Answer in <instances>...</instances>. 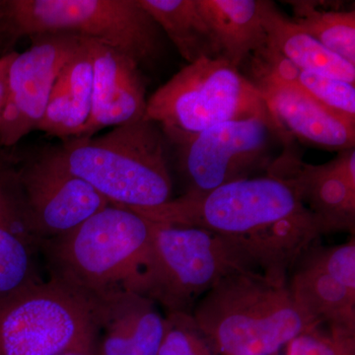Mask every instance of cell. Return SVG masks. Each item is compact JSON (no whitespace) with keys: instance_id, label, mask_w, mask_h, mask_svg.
Masks as SVG:
<instances>
[{"instance_id":"cell-7","label":"cell","mask_w":355,"mask_h":355,"mask_svg":"<svg viewBox=\"0 0 355 355\" xmlns=\"http://www.w3.org/2000/svg\"><path fill=\"white\" fill-rule=\"evenodd\" d=\"M1 22L9 38L69 33L94 40L139 67L162 53V31L137 0H9Z\"/></svg>"},{"instance_id":"cell-25","label":"cell","mask_w":355,"mask_h":355,"mask_svg":"<svg viewBox=\"0 0 355 355\" xmlns=\"http://www.w3.org/2000/svg\"><path fill=\"white\" fill-rule=\"evenodd\" d=\"M139 296H128L110 309L97 355H132V324Z\"/></svg>"},{"instance_id":"cell-14","label":"cell","mask_w":355,"mask_h":355,"mask_svg":"<svg viewBox=\"0 0 355 355\" xmlns=\"http://www.w3.org/2000/svg\"><path fill=\"white\" fill-rule=\"evenodd\" d=\"M277 132L282 139H297L330 150L354 148L355 123L327 109L296 83L254 76Z\"/></svg>"},{"instance_id":"cell-6","label":"cell","mask_w":355,"mask_h":355,"mask_svg":"<svg viewBox=\"0 0 355 355\" xmlns=\"http://www.w3.org/2000/svg\"><path fill=\"white\" fill-rule=\"evenodd\" d=\"M151 223L141 295L169 313L191 314L196 300L228 275L261 273L253 257L232 238L203 228Z\"/></svg>"},{"instance_id":"cell-28","label":"cell","mask_w":355,"mask_h":355,"mask_svg":"<svg viewBox=\"0 0 355 355\" xmlns=\"http://www.w3.org/2000/svg\"><path fill=\"white\" fill-rule=\"evenodd\" d=\"M62 355H96L91 354H83V352H71V354H65Z\"/></svg>"},{"instance_id":"cell-23","label":"cell","mask_w":355,"mask_h":355,"mask_svg":"<svg viewBox=\"0 0 355 355\" xmlns=\"http://www.w3.org/2000/svg\"><path fill=\"white\" fill-rule=\"evenodd\" d=\"M157 355H217L190 313H169Z\"/></svg>"},{"instance_id":"cell-4","label":"cell","mask_w":355,"mask_h":355,"mask_svg":"<svg viewBox=\"0 0 355 355\" xmlns=\"http://www.w3.org/2000/svg\"><path fill=\"white\" fill-rule=\"evenodd\" d=\"M191 314L217 355H275L316 327L296 305L288 284L253 272L220 280Z\"/></svg>"},{"instance_id":"cell-21","label":"cell","mask_w":355,"mask_h":355,"mask_svg":"<svg viewBox=\"0 0 355 355\" xmlns=\"http://www.w3.org/2000/svg\"><path fill=\"white\" fill-rule=\"evenodd\" d=\"M292 21L324 48L355 67L354 10L326 9L322 2L287 1Z\"/></svg>"},{"instance_id":"cell-11","label":"cell","mask_w":355,"mask_h":355,"mask_svg":"<svg viewBox=\"0 0 355 355\" xmlns=\"http://www.w3.org/2000/svg\"><path fill=\"white\" fill-rule=\"evenodd\" d=\"M17 179L28 222L41 242L69 232L110 205L53 149L25 166Z\"/></svg>"},{"instance_id":"cell-20","label":"cell","mask_w":355,"mask_h":355,"mask_svg":"<svg viewBox=\"0 0 355 355\" xmlns=\"http://www.w3.org/2000/svg\"><path fill=\"white\" fill-rule=\"evenodd\" d=\"M188 64L220 58L214 33L197 0H137Z\"/></svg>"},{"instance_id":"cell-29","label":"cell","mask_w":355,"mask_h":355,"mask_svg":"<svg viewBox=\"0 0 355 355\" xmlns=\"http://www.w3.org/2000/svg\"><path fill=\"white\" fill-rule=\"evenodd\" d=\"M1 6H2V1H0V22H1V16H2Z\"/></svg>"},{"instance_id":"cell-2","label":"cell","mask_w":355,"mask_h":355,"mask_svg":"<svg viewBox=\"0 0 355 355\" xmlns=\"http://www.w3.org/2000/svg\"><path fill=\"white\" fill-rule=\"evenodd\" d=\"M153 223L127 207L110 205L53 239L41 242L51 277L110 308L141 295Z\"/></svg>"},{"instance_id":"cell-22","label":"cell","mask_w":355,"mask_h":355,"mask_svg":"<svg viewBox=\"0 0 355 355\" xmlns=\"http://www.w3.org/2000/svg\"><path fill=\"white\" fill-rule=\"evenodd\" d=\"M296 84L313 99L355 123V88L340 79L299 69Z\"/></svg>"},{"instance_id":"cell-10","label":"cell","mask_w":355,"mask_h":355,"mask_svg":"<svg viewBox=\"0 0 355 355\" xmlns=\"http://www.w3.org/2000/svg\"><path fill=\"white\" fill-rule=\"evenodd\" d=\"M8 72V95L0 116V144L13 146L37 130L60 70L78 51L83 38L69 33L31 37Z\"/></svg>"},{"instance_id":"cell-12","label":"cell","mask_w":355,"mask_h":355,"mask_svg":"<svg viewBox=\"0 0 355 355\" xmlns=\"http://www.w3.org/2000/svg\"><path fill=\"white\" fill-rule=\"evenodd\" d=\"M270 172L289 178L307 209L321 220L328 233L355 229V149L340 151L326 164L302 162L286 153Z\"/></svg>"},{"instance_id":"cell-16","label":"cell","mask_w":355,"mask_h":355,"mask_svg":"<svg viewBox=\"0 0 355 355\" xmlns=\"http://www.w3.org/2000/svg\"><path fill=\"white\" fill-rule=\"evenodd\" d=\"M294 266L289 291L308 319L315 326L355 331V291L324 268L312 248Z\"/></svg>"},{"instance_id":"cell-18","label":"cell","mask_w":355,"mask_h":355,"mask_svg":"<svg viewBox=\"0 0 355 355\" xmlns=\"http://www.w3.org/2000/svg\"><path fill=\"white\" fill-rule=\"evenodd\" d=\"M221 60L235 69L266 46L261 0H197Z\"/></svg>"},{"instance_id":"cell-13","label":"cell","mask_w":355,"mask_h":355,"mask_svg":"<svg viewBox=\"0 0 355 355\" xmlns=\"http://www.w3.org/2000/svg\"><path fill=\"white\" fill-rule=\"evenodd\" d=\"M83 39L92 62V97L87 123L77 137L144 119L147 100L139 64L114 49Z\"/></svg>"},{"instance_id":"cell-15","label":"cell","mask_w":355,"mask_h":355,"mask_svg":"<svg viewBox=\"0 0 355 355\" xmlns=\"http://www.w3.org/2000/svg\"><path fill=\"white\" fill-rule=\"evenodd\" d=\"M40 246L26 216L17 172L0 163V299L41 280Z\"/></svg>"},{"instance_id":"cell-9","label":"cell","mask_w":355,"mask_h":355,"mask_svg":"<svg viewBox=\"0 0 355 355\" xmlns=\"http://www.w3.org/2000/svg\"><path fill=\"white\" fill-rule=\"evenodd\" d=\"M275 123L265 118L225 121L191 137L181 146L184 195L200 196L249 178L265 162Z\"/></svg>"},{"instance_id":"cell-3","label":"cell","mask_w":355,"mask_h":355,"mask_svg":"<svg viewBox=\"0 0 355 355\" xmlns=\"http://www.w3.org/2000/svg\"><path fill=\"white\" fill-rule=\"evenodd\" d=\"M51 149L110 205L147 209L172 200L164 137L153 121L142 119L101 137H71Z\"/></svg>"},{"instance_id":"cell-19","label":"cell","mask_w":355,"mask_h":355,"mask_svg":"<svg viewBox=\"0 0 355 355\" xmlns=\"http://www.w3.org/2000/svg\"><path fill=\"white\" fill-rule=\"evenodd\" d=\"M266 44L304 71L355 83V67L331 53L286 17L272 1L261 0Z\"/></svg>"},{"instance_id":"cell-5","label":"cell","mask_w":355,"mask_h":355,"mask_svg":"<svg viewBox=\"0 0 355 355\" xmlns=\"http://www.w3.org/2000/svg\"><path fill=\"white\" fill-rule=\"evenodd\" d=\"M106 308L55 277L0 299V355H97Z\"/></svg>"},{"instance_id":"cell-27","label":"cell","mask_w":355,"mask_h":355,"mask_svg":"<svg viewBox=\"0 0 355 355\" xmlns=\"http://www.w3.org/2000/svg\"><path fill=\"white\" fill-rule=\"evenodd\" d=\"M17 53L16 51H11L0 58V116L6 106L7 95H8L9 69Z\"/></svg>"},{"instance_id":"cell-24","label":"cell","mask_w":355,"mask_h":355,"mask_svg":"<svg viewBox=\"0 0 355 355\" xmlns=\"http://www.w3.org/2000/svg\"><path fill=\"white\" fill-rule=\"evenodd\" d=\"M286 355H355V331L316 326L294 338Z\"/></svg>"},{"instance_id":"cell-1","label":"cell","mask_w":355,"mask_h":355,"mask_svg":"<svg viewBox=\"0 0 355 355\" xmlns=\"http://www.w3.org/2000/svg\"><path fill=\"white\" fill-rule=\"evenodd\" d=\"M133 211L157 223L203 228L232 238L253 257L263 275L284 284L313 243L328 234L294 182L270 171L203 195H183L153 209Z\"/></svg>"},{"instance_id":"cell-8","label":"cell","mask_w":355,"mask_h":355,"mask_svg":"<svg viewBox=\"0 0 355 355\" xmlns=\"http://www.w3.org/2000/svg\"><path fill=\"white\" fill-rule=\"evenodd\" d=\"M256 116L272 121L253 81L221 58H200L147 100L144 119L179 146L214 125Z\"/></svg>"},{"instance_id":"cell-26","label":"cell","mask_w":355,"mask_h":355,"mask_svg":"<svg viewBox=\"0 0 355 355\" xmlns=\"http://www.w3.org/2000/svg\"><path fill=\"white\" fill-rule=\"evenodd\" d=\"M166 331V321L153 301L139 296L132 331V355H157Z\"/></svg>"},{"instance_id":"cell-17","label":"cell","mask_w":355,"mask_h":355,"mask_svg":"<svg viewBox=\"0 0 355 355\" xmlns=\"http://www.w3.org/2000/svg\"><path fill=\"white\" fill-rule=\"evenodd\" d=\"M92 81V62L83 38L60 70L37 130L62 140L78 137L90 114Z\"/></svg>"}]
</instances>
